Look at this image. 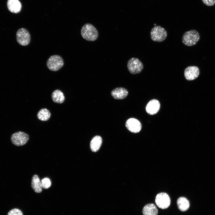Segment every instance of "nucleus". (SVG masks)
Instances as JSON below:
<instances>
[{
  "mask_svg": "<svg viewBox=\"0 0 215 215\" xmlns=\"http://www.w3.org/2000/svg\"><path fill=\"white\" fill-rule=\"evenodd\" d=\"M82 37L89 41H94L98 38V32L96 28L92 24L86 23L82 27L81 30Z\"/></svg>",
  "mask_w": 215,
  "mask_h": 215,
  "instance_id": "obj_1",
  "label": "nucleus"
},
{
  "mask_svg": "<svg viewBox=\"0 0 215 215\" xmlns=\"http://www.w3.org/2000/svg\"><path fill=\"white\" fill-rule=\"evenodd\" d=\"M64 60L60 56L53 55L50 56L47 60L46 65L48 69L53 71H57L63 66Z\"/></svg>",
  "mask_w": 215,
  "mask_h": 215,
  "instance_id": "obj_2",
  "label": "nucleus"
},
{
  "mask_svg": "<svg viewBox=\"0 0 215 215\" xmlns=\"http://www.w3.org/2000/svg\"><path fill=\"white\" fill-rule=\"evenodd\" d=\"M199 38V34L196 30H191L184 33L182 37V42L186 46H192L196 43Z\"/></svg>",
  "mask_w": 215,
  "mask_h": 215,
  "instance_id": "obj_3",
  "label": "nucleus"
},
{
  "mask_svg": "<svg viewBox=\"0 0 215 215\" xmlns=\"http://www.w3.org/2000/svg\"><path fill=\"white\" fill-rule=\"evenodd\" d=\"M150 35L151 39L153 41L160 42L166 39L167 33L162 27L160 26H156L152 29Z\"/></svg>",
  "mask_w": 215,
  "mask_h": 215,
  "instance_id": "obj_4",
  "label": "nucleus"
},
{
  "mask_svg": "<svg viewBox=\"0 0 215 215\" xmlns=\"http://www.w3.org/2000/svg\"><path fill=\"white\" fill-rule=\"evenodd\" d=\"M127 68L129 72L133 74H136L142 70L144 65L142 62L138 58H132L127 62Z\"/></svg>",
  "mask_w": 215,
  "mask_h": 215,
  "instance_id": "obj_5",
  "label": "nucleus"
},
{
  "mask_svg": "<svg viewBox=\"0 0 215 215\" xmlns=\"http://www.w3.org/2000/svg\"><path fill=\"white\" fill-rule=\"evenodd\" d=\"M29 135L22 131H18L13 134L10 140L12 143L16 146H21L25 144L29 139Z\"/></svg>",
  "mask_w": 215,
  "mask_h": 215,
  "instance_id": "obj_6",
  "label": "nucleus"
},
{
  "mask_svg": "<svg viewBox=\"0 0 215 215\" xmlns=\"http://www.w3.org/2000/svg\"><path fill=\"white\" fill-rule=\"evenodd\" d=\"M16 39L20 45L26 46L28 45L31 40V36L29 31L26 29L22 28L17 31Z\"/></svg>",
  "mask_w": 215,
  "mask_h": 215,
  "instance_id": "obj_7",
  "label": "nucleus"
},
{
  "mask_svg": "<svg viewBox=\"0 0 215 215\" xmlns=\"http://www.w3.org/2000/svg\"><path fill=\"white\" fill-rule=\"evenodd\" d=\"M155 202L159 208L165 209L170 206L171 200L169 195L164 192L157 194L155 198Z\"/></svg>",
  "mask_w": 215,
  "mask_h": 215,
  "instance_id": "obj_8",
  "label": "nucleus"
},
{
  "mask_svg": "<svg viewBox=\"0 0 215 215\" xmlns=\"http://www.w3.org/2000/svg\"><path fill=\"white\" fill-rule=\"evenodd\" d=\"M125 125L129 131L134 133L139 132L142 128V125L140 122L134 118L128 119L126 121Z\"/></svg>",
  "mask_w": 215,
  "mask_h": 215,
  "instance_id": "obj_9",
  "label": "nucleus"
},
{
  "mask_svg": "<svg viewBox=\"0 0 215 215\" xmlns=\"http://www.w3.org/2000/svg\"><path fill=\"white\" fill-rule=\"evenodd\" d=\"M199 74V69L196 66H188L185 69L184 71L185 78L189 81L192 80L196 78Z\"/></svg>",
  "mask_w": 215,
  "mask_h": 215,
  "instance_id": "obj_10",
  "label": "nucleus"
},
{
  "mask_svg": "<svg viewBox=\"0 0 215 215\" xmlns=\"http://www.w3.org/2000/svg\"><path fill=\"white\" fill-rule=\"evenodd\" d=\"M160 108V104L157 100L153 99L150 101L147 104L146 110L147 113L150 115H154L156 113Z\"/></svg>",
  "mask_w": 215,
  "mask_h": 215,
  "instance_id": "obj_11",
  "label": "nucleus"
},
{
  "mask_svg": "<svg viewBox=\"0 0 215 215\" xmlns=\"http://www.w3.org/2000/svg\"><path fill=\"white\" fill-rule=\"evenodd\" d=\"M128 92L123 87H117L113 90L111 92L112 96L115 99H125L128 95Z\"/></svg>",
  "mask_w": 215,
  "mask_h": 215,
  "instance_id": "obj_12",
  "label": "nucleus"
},
{
  "mask_svg": "<svg viewBox=\"0 0 215 215\" xmlns=\"http://www.w3.org/2000/svg\"><path fill=\"white\" fill-rule=\"evenodd\" d=\"M7 6L10 12L16 13L20 11L22 6L19 0H8Z\"/></svg>",
  "mask_w": 215,
  "mask_h": 215,
  "instance_id": "obj_13",
  "label": "nucleus"
},
{
  "mask_svg": "<svg viewBox=\"0 0 215 215\" xmlns=\"http://www.w3.org/2000/svg\"><path fill=\"white\" fill-rule=\"evenodd\" d=\"M31 187L34 192L40 193L42 191L41 182L39 176L36 174L33 176L31 182Z\"/></svg>",
  "mask_w": 215,
  "mask_h": 215,
  "instance_id": "obj_14",
  "label": "nucleus"
},
{
  "mask_svg": "<svg viewBox=\"0 0 215 215\" xmlns=\"http://www.w3.org/2000/svg\"><path fill=\"white\" fill-rule=\"evenodd\" d=\"M102 143V137L99 136H96L91 140L90 143V148L93 152L98 151L100 148Z\"/></svg>",
  "mask_w": 215,
  "mask_h": 215,
  "instance_id": "obj_15",
  "label": "nucleus"
},
{
  "mask_svg": "<svg viewBox=\"0 0 215 215\" xmlns=\"http://www.w3.org/2000/svg\"><path fill=\"white\" fill-rule=\"evenodd\" d=\"M51 98L54 102L59 104L62 103L65 100V96L63 93L59 89L56 90L52 92Z\"/></svg>",
  "mask_w": 215,
  "mask_h": 215,
  "instance_id": "obj_16",
  "label": "nucleus"
},
{
  "mask_svg": "<svg viewBox=\"0 0 215 215\" xmlns=\"http://www.w3.org/2000/svg\"><path fill=\"white\" fill-rule=\"evenodd\" d=\"M143 215H157L158 210L154 204H148L145 205L142 209Z\"/></svg>",
  "mask_w": 215,
  "mask_h": 215,
  "instance_id": "obj_17",
  "label": "nucleus"
},
{
  "mask_svg": "<svg viewBox=\"0 0 215 215\" xmlns=\"http://www.w3.org/2000/svg\"><path fill=\"white\" fill-rule=\"evenodd\" d=\"M177 204L179 209L182 211H187L190 206L189 201L184 197H179L177 200Z\"/></svg>",
  "mask_w": 215,
  "mask_h": 215,
  "instance_id": "obj_18",
  "label": "nucleus"
},
{
  "mask_svg": "<svg viewBox=\"0 0 215 215\" xmlns=\"http://www.w3.org/2000/svg\"><path fill=\"white\" fill-rule=\"evenodd\" d=\"M51 116V113L47 109L43 108L41 109L37 114L38 118L41 121H45L48 120Z\"/></svg>",
  "mask_w": 215,
  "mask_h": 215,
  "instance_id": "obj_19",
  "label": "nucleus"
},
{
  "mask_svg": "<svg viewBox=\"0 0 215 215\" xmlns=\"http://www.w3.org/2000/svg\"><path fill=\"white\" fill-rule=\"evenodd\" d=\"M42 186V188L47 189L50 187L51 183L50 180L45 178L42 179L41 181Z\"/></svg>",
  "mask_w": 215,
  "mask_h": 215,
  "instance_id": "obj_20",
  "label": "nucleus"
},
{
  "mask_svg": "<svg viewBox=\"0 0 215 215\" xmlns=\"http://www.w3.org/2000/svg\"><path fill=\"white\" fill-rule=\"evenodd\" d=\"M7 215H23L22 211L18 208H14L10 210Z\"/></svg>",
  "mask_w": 215,
  "mask_h": 215,
  "instance_id": "obj_21",
  "label": "nucleus"
},
{
  "mask_svg": "<svg viewBox=\"0 0 215 215\" xmlns=\"http://www.w3.org/2000/svg\"><path fill=\"white\" fill-rule=\"evenodd\" d=\"M203 2L206 5L211 6L215 4V0H202Z\"/></svg>",
  "mask_w": 215,
  "mask_h": 215,
  "instance_id": "obj_22",
  "label": "nucleus"
}]
</instances>
